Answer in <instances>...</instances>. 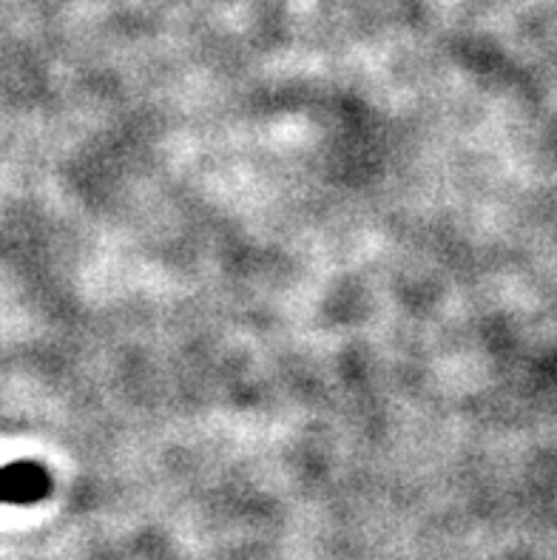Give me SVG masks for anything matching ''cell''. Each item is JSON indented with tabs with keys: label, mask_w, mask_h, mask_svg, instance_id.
Wrapping results in <instances>:
<instances>
[{
	"label": "cell",
	"mask_w": 557,
	"mask_h": 560,
	"mask_svg": "<svg viewBox=\"0 0 557 560\" xmlns=\"http://www.w3.org/2000/svg\"><path fill=\"white\" fill-rule=\"evenodd\" d=\"M51 478L35 462H14L0 467V504H37L49 495Z\"/></svg>",
	"instance_id": "6da1fadb"
}]
</instances>
